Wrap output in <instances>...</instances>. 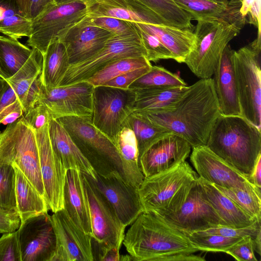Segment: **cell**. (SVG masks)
I'll return each mask as SVG.
<instances>
[{"label":"cell","instance_id":"obj_1","mask_svg":"<svg viewBox=\"0 0 261 261\" xmlns=\"http://www.w3.org/2000/svg\"><path fill=\"white\" fill-rule=\"evenodd\" d=\"M133 113L180 137L192 148L206 145L221 115L212 77L200 79L188 86L176 101L163 110Z\"/></svg>","mask_w":261,"mask_h":261},{"label":"cell","instance_id":"obj_2","mask_svg":"<svg viewBox=\"0 0 261 261\" xmlns=\"http://www.w3.org/2000/svg\"><path fill=\"white\" fill-rule=\"evenodd\" d=\"M122 244L134 261H159L171 254L199 251L182 231L152 212L139 215L125 233Z\"/></svg>","mask_w":261,"mask_h":261},{"label":"cell","instance_id":"obj_3","mask_svg":"<svg viewBox=\"0 0 261 261\" xmlns=\"http://www.w3.org/2000/svg\"><path fill=\"white\" fill-rule=\"evenodd\" d=\"M206 145L248 179L261 155V131L241 115H220Z\"/></svg>","mask_w":261,"mask_h":261},{"label":"cell","instance_id":"obj_4","mask_svg":"<svg viewBox=\"0 0 261 261\" xmlns=\"http://www.w3.org/2000/svg\"><path fill=\"white\" fill-rule=\"evenodd\" d=\"M229 6L221 17L197 20L194 32L195 44L185 63L200 79L212 77L225 47L247 23L239 9Z\"/></svg>","mask_w":261,"mask_h":261},{"label":"cell","instance_id":"obj_5","mask_svg":"<svg viewBox=\"0 0 261 261\" xmlns=\"http://www.w3.org/2000/svg\"><path fill=\"white\" fill-rule=\"evenodd\" d=\"M57 119L97 174L125 181L122 162L114 142L93 125L91 118L70 116Z\"/></svg>","mask_w":261,"mask_h":261},{"label":"cell","instance_id":"obj_6","mask_svg":"<svg viewBox=\"0 0 261 261\" xmlns=\"http://www.w3.org/2000/svg\"><path fill=\"white\" fill-rule=\"evenodd\" d=\"M261 36L234 51L233 61L241 116L261 128Z\"/></svg>","mask_w":261,"mask_h":261},{"label":"cell","instance_id":"obj_7","mask_svg":"<svg viewBox=\"0 0 261 261\" xmlns=\"http://www.w3.org/2000/svg\"><path fill=\"white\" fill-rule=\"evenodd\" d=\"M16 164L45 198L35 131L23 116L0 132V164Z\"/></svg>","mask_w":261,"mask_h":261},{"label":"cell","instance_id":"obj_8","mask_svg":"<svg viewBox=\"0 0 261 261\" xmlns=\"http://www.w3.org/2000/svg\"><path fill=\"white\" fill-rule=\"evenodd\" d=\"M88 15V5L82 1L58 2L32 20V32L27 45L43 55L49 44L61 40L72 27Z\"/></svg>","mask_w":261,"mask_h":261},{"label":"cell","instance_id":"obj_9","mask_svg":"<svg viewBox=\"0 0 261 261\" xmlns=\"http://www.w3.org/2000/svg\"><path fill=\"white\" fill-rule=\"evenodd\" d=\"M135 91L106 86H96L93 96L92 122L113 142L133 112Z\"/></svg>","mask_w":261,"mask_h":261},{"label":"cell","instance_id":"obj_10","mask_svg":"<svg viewBox=\"0 0 261 261\" xmlns=\"http://www.w3.org/2000/svg\"><path fill=\"white\" fill-rule=\"evenodd\" d=\"M146 51L139 33L121 36L114 34L94 56L83 61L70 64L60 86L85 81L114 61L128 57H146Z\"/></svg>","mask_w":261,"mask_h":261},{"label":"cell","instance_id":"obj_11","mask_svg":"<svg viewBox=\"0 0 261 261\" xmlns=\"http://www.w3.org/2000/svg\"><path fill=\"white\" fill-rule=\"evenodd\" d=\"M198 177L186 161L164 171L144 177L138 188L144 211L156 212L165 209L184 185Z\"/></svg>","mask_w":261,"mask_h":261},{"label":"cell","instance_id":"obj_12","mask_svg":"<svg viewBox=\"0 0 261 261\" xmlns=\"http://www.w3.org/2000/svg\"><path fill=\"white\" fill-rule=\"evenodd\" d=\"M94 88L86 81L50 89L42 84L37 102L44 106L54 119L70 116L92 119Z\"/></svg>","mask_w":261,"mask_h":261},{"label":"cell","instance_id":"obj_13","mask_svg":"<svg viewBox=\"0 0 261 261\" xmlns=\"http://www.w3.org/2000/svg\"><path fill=\"white\" fill-rule=\"evenodd\" d=\"M82 176L89 204L92 239L98 243L120 249L126 227L91 177L84 173Z\"/></svg>","mask_w":261,"mask_h":261},{"label":"cell","instance_id":"obj_14","mask_svg":"<svg viewBox=\"0 0 261 261\" xmlns=\"http://www.w3.org/2000/svg\"><path fill=\"white\" fill-rule=\"evenodd\" d=\"M48 124L35 132L45 199L49 210L55 213L64 208V191L67 170L52 147L48 134Z\"/></svg>","mask_w":261,"mask_h":261},{"label":"cell","instance_id":"obj_15","mask_svg":"<svg viewBox=\"0 0 261 261\" xmlns=\"http://www.w3.org/2000/svg\"><path fill=\"white\" fill-rule=\"evenodd\" d=\"M158 215L182 231H203L223 226L218 215L205 198L198 178L193 182L188 197L178 210L171 213Z\"/></svg>","mask_w":261,"mask_h":261},{"label":"cell","instance_id":"obj_16","mask_svg":"<svg viewBox=\"0 0 261 261\" xmlns=\"http://www.w3.org/2000/svg\"><path fill=\"white\" fill-rule=\"evenodd\" d=\"M17 231L21 261H52L56 237L48 213L21 222Z\"/></svg>","mask_w":261,"mask_h":261},{"label":"cell","instance_id":"obj_17","mask_svg":"<svg viewBox=\"0 0 261 261\" xmlns=\"http://www.w3.org/2000/svg\"><path fill=\"white\" fill-rule=\"evenodd\" d=\"M56 237L52 261H93L92 237L80 229L65 210L50 216Z\"/></svg>","mask_w":261,"mask_h":261},{"label":"cell","instance_id":"obj_18","mask_svg":"<svg viewBox=\"0 0 261 261\" xmlns=\"http://www.w3.org/2000/svg\"><path fill=\"white\" fill-rule=\"evenodd\" d=\"M91 178L125 227L144 212L137 187L114 176L104 177L96 174L95 179Z\"/></svg>","mask_w":261,"mask_h":261},{"label":"cell","instance_id":"obj_19","mask_svg":"<svg viewBox=\"0 0 261 261\" xmlns=\"http://www.w3.org/2000/svg\"><path fill=\"white\" fill-rule=\"evenodd\" d=\"M190 161L199 177L215 186L231 188L252 184L243 174L206 145L193 147Z\"/></svg>","mask_w":261,"mask_h":261},{"label":"cell","instance_id":"obj_20","mask_svg":"<svg viewBox=\"0 0 261 261\" xmlns=\"http://www.w3.org/2000/svg\"><path fill=\"white\" fill-rule=\"evenodd\" d=\"M191 146L183 138L170 133L151 145L139 160L144 177L167 170L186 161Z\"/></svg>","mask_w":261,"mask_h":261},{"label":"cell","instance_id":"obj_21","mask_svg":"<svg viewBox=\"0 0 261 261\" xmlns=\"http://www.w3.org/2000/svg\"><path fill=\"white\" fill-rule=\"evenodd\" d=\"M84 18L70 28L61 40L66 47L70 65L94 56L114 35L103 28L88 23Z\"/></svg>","mask_w":261,"mask_h":261},{"label":"cell","instance_id":"obj_22","mask_svg":"<svg viewBox=\"0 0 261 261\" xmlns=\"http://www.w3.org/2000/svg\"><path fill=\"white\" fill-rule=\"evenodd\" d=\"M87 5V15L90 16H105L136 23L169 25L140 0H96Z\"/></svg>","mask_w":261,"mask_h":261},{"label":"cell","instance_id":"obj_23","mask_svg":"<svg viewBox=\"0 0 261 261\" xmlns=\"http://www.w3.org/2000/svg\"><path fill=\"white\" fill-rule=\"evenodd\" d=\"M234 50L224 48L213 74L214 87L221 115H241L233 57Z\"/></svg>","mask_w":261,"mask_h":261},{"label":"cell","instance_id":"obj_24","mask_svg":"<svg viewBox=\"0 0 261 261\" xmlns=\"http://www.w3.org/2000/svg\"><path fill=\"white\" fill-rule=\"evenodd\" d=\"M43 56L37 49L32 51L28 60L12 77L6 80L13 89L26 114L36 103L42 85L41 74Z\"/></svg>","mask_w":261,"mask_h":261},{"label":"cell","instance_id":"obj_25","mask_svg":"<svg viewBox=\"0 0 261 261\" xmlns=\"http://www.w3.org/2000/svg\"><path fill=\"white\" fill-rule=\"evenodd\" d=\"M64 209L74 224L92 237L88 198L82 173L67 170L64 191Z\"/></svg>","mask_w":261,"mask_h":261},{"label":"cell","instance_id":"obj_26","mask_svg":"<svg viewBox=\"0 0 261 261\" xmlns=\"http://www.w3.org/2000/svg\"><path fill=\"white\" fill-rule=\"evenodd\" d=\"M48 134L52 147L67 170L76 169L95 178L96 173L58 119L50 120Z\"/></svg>","mask_w":261,"mask_h":261},{"label":"cell","instance_id":"obj_27","mask_svg":"<svg viewBox=\"0 0 261 261\" xmlns=\"http://www.w3.org/2000/svg\"><path fill=\"white\" fill-rule=\"evenodd\" d=\"M198 181L205 198L218 215L223 226L242 228L258 221L245 212L213 184L199 176Z\"/></svg>","mask_w":261,"mask_h":261},{"label":"cell","instance_id":"obj_28","mask_svg":"<svg viewBox=\"0 0 261 261\" xmlns=\"http://www.w3.org/2000/svg\"><path fill=\"white\" fill-rule=\"evenodd\" d=\"M133 23L138 28L156 36L171 52L173 59L178 63H185L194 47L195 37L192 30L166 24Z\"/></svg>","mask_w":261,"mask_h":261},{"label":"cell","instance_id":"obj_29","mask_svg":"<svg viewBox=\"0 0 261 261\" xmlns=\"http://www.w3.org/2000/svg\"><path fill=\"white\" fill-rule=\"evenodd\" d=\"M15 172L16 211L21 222L47 213L49 210L45 198L39 193L16 164L12 165Z\"/></svg>","mask_w":261,"mask_h":261},{"label":"cell","instance_id":"obj_30","mask_svg":"<svg viewBox=\"0 0 261 261\" xmlns=\"http://www.w3.org/2000/svg\"><path fill=\"white\" fill-rule=\"evenodd\" d=\"M113 142L122 162L125 181L138 188L144 176L139 166V151L134 132L125 126L116 136Z\"/></svg>","mask_w":261,"mask_h":261},{"label":"cell","instance_id":"obj_31","mask_svg":"<svg viewBox=\"0 0 261 261\" xmlns=\"http://www.w3.org/2000/svg\"><path fill=\"white\" fill-rule=\"evenodd\" d=\"M42 56V85L46 89L59 86L70 66L65 44L59 39L55 40L49 44Z\"/></svg>","mask_w":261,"mask_h":261},{"label":"cell","instance_id":"obj_32","mask_svg":"<svg viewBox=\"0 0 261 261\" xmlns=\"http://www.w3.org/2000/svg\"><path fill=\"white\" fill-rule=\"evenodd\" d=\"M188 87V86L133 89L135 91L133 112L163 110L176 101Z\"/></svg>","mask_w":261,"mask_h":261},{"label":"cell","instance_id":"obj_33","mask_svg":"<svg viewBox=\"0 0 261 261\" xmlns=\"http://www.w3.org/2000/svg\"><path fill=\"white\" fill-rule=\"evenodd\" d=\"M32 20L24 15L15 0H0V33L18 39L29 37Z\"/></svg>","mask_w":261,"mask_h":261},{"label":"cell","instance_id":"obj_34","mask_svg":"<svg viewBox=\"0 0 261 261\" xmlns=\"http://www.w3.org/2000/svg\"><path fill=\"white\" fill-rule=\"evenodd\" d=\"M32 48L18 39L0 36V76L7 80L14 75L28 60Z\"/></svg>","mask_w":261,"mask_h":261},{"label":"cell","instance_id":"obj_35","mask_svg":"<svg viewBox=\"0 0 261 261\" xmlns=\"http://www.w3.org/2000/svg\"><path fill=\"white\" fill-rule=\"evenodd\" d=\"M151 65L145 56L122 58L106 65L85 81L94 87L101 86L126 72Z\"/></svg>","mask_w":261,"mask_h":261},{"label":"cell","instance_id":"obj_36","mask_svg":"<svg viewBox=\"0 0 261 261\" xmlns=\"http://www.w3.org/2000/svg\"><path fill=\"white\" fill-rule=\"evenodd\" d=\"M215 186L247 214L258 221L261 220L260 189L252 184L242 188Z\"/></svg>","mask_w":261,"mask_h":261},{"label":"cell","instance_id":"obj_37","mask_svg":"<svg viewBox=\"0 0 261 261\" xmlns=\"http://www.w3.org/2000/svg\"><path fill=\"white\" fill-rule=\"evenodd\" d=\"M168 24L193 30L192 16L181 9L174 0H140Z\"/></svg>","mask_w":261,"mask_h":261},{"label":"cell","instance_id":"obj_38","mask_svg":"<svg viewBox=\"0 0 261 261\" xmlns=\"http://www.w3.org/2000/svg\"><path fill=\"white\" fill-rule=\"evenodd\" d=\"M126 126L135 133L139 151V160L154 143L170 132L140 118L133 113L127 119Z\"/></svg>","mask_w":261,"mask_h":261},{"label":"cell","instance_id":"obj_39","mask_svg":"<svg viewBox=\"0 0 261 261\" xmlns=\"http://www.w3.org/2000/svg\"><path fill=\"white\" fill-rule=\"evenodd\" d=\"M181 86H187V84L179 74L162 66L152 65L148 72L136 80L128 88L137 89Z\"/></svg>","mask_w":261,"mask_h":261},{"label":"cell","instance_id":"obj_40","mask_svg":"<svg viewBox=\"0 0 261 261\" xmlns=\"http://www.w3.org/2000/svg\"><path fill=\"white\" fill-rule=\"evenodd\" d=\"M193 19L221 17L228 11V0H174Z\"/></svg>","mask_w":261,"mask_h":261},{"label":"cell","instance_id":"obj_41","mask_svg":"<svg viewBox=\"0 0 261 261\" xmlns=\"http://www.w3.org/2000/svg\"><path fill=\"white\" fill-rule=\"evenodd\" d=\"M199 251L225 252L243 238L225 237L216 234L182 231Z\"/></svg>","mask_w":261,"mask_h":261},{"label":"cell","instance_id":"obj_42","mask_svg":"<svg viewBox=\"0 0 261 261\" xmlns=\"http://www.w3.org/2000/svg\"><path fill=\"white\" fill-rule=\"evenodd\" d=\"M15 172L10 164H0V207L16 211Z\"/></svg>","mask_w":261,"mask_h":261},{"label":"cell","instance_id":"obj_43","mask_svg":"<svg viewBox=\"0 0 261 261\" xmlns=\"http://www.w3.org/2000/svg\"><path fill=\"white\" fill-rule=\"evenodd\" d=\"M84 19L88 23L103 28L116 35L138 34L135 25L132 22L109 17H94L88 15Z\"/></svg>","mask_w":261,"mask_h":261},{"label":"cell","instance_id":"obj_44","mask_svg":"<svg viewBox=\"0 0 261 261\" xmlns=\"http://www.w3.org/2000/svg\"><path fill=\"white\" fill-rule=\"evenodd\" d=\"M136 28L145 49L146 58L149 62L173 59V57L171 52L156 36L136 27Z\"/></svg>","mask_w":261,"mask_h":261},{"label":"cell","instance_id":"obj_45","mask_svg":"<svg viewBox=\"0 0 261 261\" xmlns=\"http://www.w3.org/2000/svg\"><path fill=\"white\" fill-rule=\"evenodd\" d=\"M0 261H21L17 230L4 233L0 238Z\"/></svg>","mask_w":261,"mask_h":261},{"label":"cell","instance_id":"obj_46","mask_svg":"<svg viewBox=\"0 0 261 261\" xmlns=\"http://www.w3.org/2000/svg\"><path fill=\"white\" fill-rule=\"evenodd\" d=\"M260 229V221H256L252 225L245 227L234 228L219 225L203 231L195 232L206 234H216L234 238H244L250 236L254 239Z\"/></svg>","mask_w":261,"mask_h":261},{"label":"cell","instance_id":"obj_47","mask_svg":"<svg viewBox=\"0 0 261 261\" xmlns=\"http://www.w3.org/2000/svg\"><path fill=\"white\" fill-rule=\"evenodd\" d=\"M254 252L253 238L247 236L243 238L225 253L239 261H257Z\"/></svg>","mask_w":261,"mask_h":261},{"label":"cell","instance_id":"obj_48","mask_svg":"<svg viewBox=\"0 0 261 261\" xmlns=\"http://www.w3.org/2000/svg\"><path fill=\"white\" fill-rule=\"evenodd\" d=\"M23 116L29 125L34 131L48 124L52 118L46 108L37 102Z\"/></svg>","mask_w":261,"mask_h":261},{"label":"cell","instance_id":"obj_49","mask_svg":"<svg viewBox=\"0 0 261 261\" xmlns=\"http://www.w3.org/2000/svg\"><path fill=\"white\" fill-rule=\"evenodd\" d=\"M151 67L152 65L145 66L126 72L108 81L103 86L124 89H128L129 86L133 82L148 72Z\"/></svg>","mask_w":261,"mask_h":261},{"label":"cell","instance_id":"obj_50","mask_svg":"<svg viewBox=\"0 0 261 261\" xmlns=\"http://www.w3.org/2000/svg\"><path fill=\"white\" fill-rule=\"evenodd\" d=\"M92 248L94 260L119 261V248L98 243L92 239Z\"/></svg>","mask_w":261,"mask_h":261},{"label":"cell","instance_id":"obj_51","mask_svg":"<svg viewBox=\"0 0 261 261\" xmlns=\"http://www.w3.org/2000/svg\"><path fill=\"white\" fill-rule=\"evenodd\" d=\"M20 103L13 89L9 84L0 97V124L5 116Z\"/></svg>","mask_w":261,"mask_h":261},{"label":"cell","instance_id":"obj_52","mask_svg":"<svg viewBox=\"0 0 261 261\" xmlns=\"http://www.w3.org/2000/svg\"><path fill=\"white\" fill-rule=\"evenodd\" d=\"M58 0H29L27 17L34 19Z\"/></svg>","mask_w":261,"mask_h":261},{"label":"cell","instance_id":"obj_53","mask_svg":"<svg viewBox=\"0 0 261 261\" xmlns=\"http://www.w3.org/2000/svg\"><path fill=\"white\" fill-rule=\"evenodd\" d=\"M247 23L257 29V35L261 36L260 0H253L250 4L246 16Z\"/></svg>","mask_w":261,"mask_h":261},{"label":"cell","instance_id":"obj_54","mask_svg":"<svg viewBox=\"0 0 261 261\" xmlns=\"http://www.w3.org/2000/svg\"><path fill=\"white\" fill-rule=\"evenodd\" d=\"M248 180L257 188L261 189V155L258 157Z\"/></svg>","mask_w":261,"mask_h":261},{"label":"cell","instance_id":"obj_55","mask_svg":"<svg viewBox=\"0 0 261 261\" xmlns=\"http://www.w3.org/2000/svg\"><path fill=\"white\" fill-rule=\"evenodd\" d=\"M23 115V111L20 103L5 116L2 120L1 124L8 125L16 121Z\"/></svg>","mask_w":261,"mask_h":261},{"label":"cell","instance_id":"obj_56","mask_svg":"<svg viewBox=\"0 0 261 261\" xmlns=\"http://www.w3.org/2000/svg\"><path fill=\"white\" fill-rule=\"evenodd\" d=\"M253 0H230L229 3L240 9L242 16L246 18L249 7Z\"/></svg>","mask_w":261,"mask_h":261},{"label":"cell","instance_id":"obj_57","mask_svg":"<svg viewBox=\"0 0 261 261\" xmlns=\"http://www.w3.org/2000/svg\"><path fill=\"white\" fill-rule=\"evenodd\" d=\"M261 229L258 231L253 240L254 251L259 255H261Z\"/></svg>","mask_w":261,"mask_h":261},{"label":"cell","instance_id":"obj_58","mask_svg":"<svg viewBox=\"0 0 261 261\" xmlns=\"http://www.w3.org/2000/svg\"><path fill=\"white\" fill-rule=\"evenodd\" d=\"M22 13L27 17L29 0H15Z\"/></svg>","mask_w":261,"mask_h":261},{"label":"cell","instance_id":"obj_59","mask_svg":"<svg viewBox=\"0 0 261 261\" xmlns=\"http://www.w3.org/2000/svg\"><path fill=\"white\" fill-rule=\"evenodd\" d=\"M9 85L7 81L0 76V97Z\"/></svg>","mask_w":261,"mask_h":261},{"label":"cell","instance_id":"obj_60","mask_svg":"<svg viewBox=\"0 0 261 261\" xmlns=\"http://www.w3.org/2000/svg\"><path fill=\"white\" fill-rule=\"evenodd\" d=\"M76 1V0H58L57 2H66V1ZM78 1H82L86 3L87 4L89 3L92 2L96 0H78Z\"/></svg>","mask_w":261,"mask_h":261},{"label":"cell","instance_id":"obj_61","mask_svg":"<svg viewBox=\"0 0 261 261\" xmlns=\"http://www.w3.org/2000/svg\"><path fill=\"white\" fill-rule=\"evenodd\" d=\"M0 234H1V233H0Z\"/></svg>","mask_w":261,"mask_h":261}]
</instances>
